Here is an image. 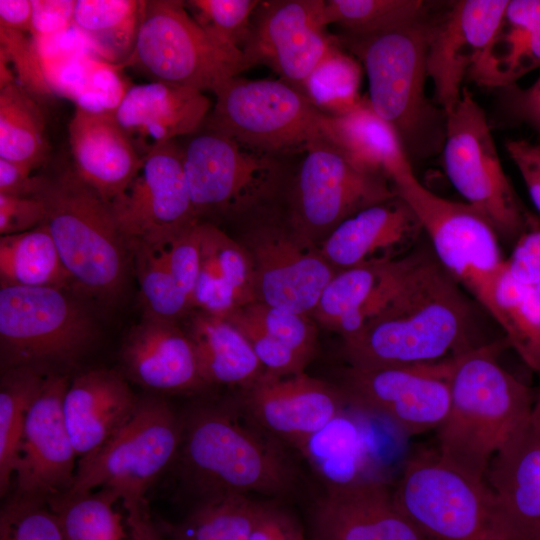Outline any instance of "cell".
I'll use <instances>...</instances> for the list:
<instances>
[{
	"label": "cell",
	"mask_w": 540,
	"mask_h": 540,
	"mask_svg": "<svg viewBox=\"0 0 540 540\" xmlns=\"http://www.w3.org/2000/svg\"><path fill=\"white\" fill-rule=\"evenodd\" d=\"M463 287L431 247L392 300L356 333L342 338L348 366L360 369L440 362L481 344L472 341L474 313ZM483 344V343H482Z\"/></svg>",
	"instance_id": "obj_1"
},
{
	"label": "cell",
	"mask_w": 540,
	"mask_h": 540,
	"mask_svg": "<svg viewBox=\"0 0 540 540\" xmlns=\"http://www.w3.org/2000/svg\"><path fill=\"white\" fill-rule=\"evenodd\" d=\"M175 463L182 487L195 502L250 493L283 499L299 482L285 444L261 427L239 401L198 404L182 414Z\"/></svg>",
	"instance_id": "obj_2"
},
{
	"label": "cell",
	"mask_w": 540,
	"mask_h": 540,
	"mask_svg": "<svg viewBox=\"0 0 540 540\" xmlns=\"http://www.w3.org/2000/svg\"><path fill=\"white\" fill-rule=\"evenodd\" d=\"M506 347L504 338L445 360L450 405L436 430L437 451L478 479H486L497 451L530 424L536 390L500 365Z\"/></svg>",
	"instance_id": "obj_3"
},
{
	"label": "cell",
	"mask_w": 540,
	"mask_h": 540,
	"mask_svg": "<svg viewBox=\"0 0 540 540\" xmlns=\"http://www.w3.org/2000/svg\"><path fill=\"white\" fill-rule=\"evenodd\" d=\"M428 23L423 18L363 37L338 38L365 69L373 111L398 135L408 158L443 148L446 114L426 96Z\"/></svg>",
	"instance_id": "obj_4"
},
{
	"label": "cell",
	"mask_w": 540,
	"mask_h": 540,
	"mask_svg": "<svg viewBox=\"0 0 540 540\" xmlns=\"http://www.w3.org/2000/svg\"><path fill=\"white\" fill-rule=\"evenodd\" d=\"M35 196L46 205L45 223L74 284L100 300L116 298L130 251L109 204L73 169L42 176Z\"/></svg>",
	"instance_id": "obj_5"
},
{
	"label": "cell",
	"mask_w": 540,
	"mask_h": 540,
	"mask_svg": "<svg viewBox=\"0 0 540 540\" xmlns=\"http://www.w3.org/2000/svg\"><path fill=\"white\" fill-rule=\"evenodd\" d=\"M393 499L425 540H513L487 480L452 466L437 450L405 460Z\"/></svg>",
	"instance_id": "obj_6"
},
{
	"label": "cell",
	"mask_w": 540,
	"mask_h": 540,
	"mask_svg": "<svg viewBox=\"0 0 540 540\" xmlns=\"http://www.w3.org/2000/svg\"><path fill=\"white\" fill-rule=\"evenodd\" d=\"M213 93L216 100L202 128L246 149L281 158L327 140L328 115L281 79L235 76Z\"/></svg>",
	"instance_id": "obj_7"
},
{
	"label": "cell",
	"mask_w": 540,
	"mask_h": 540,
	"mask_svg": "<svg viewBox=\"0 0 540 540\" xmlns=\"http://www.w3.org/2000/svg\"><path fill=\"white\" fill-rule=\"evenodd\" d=\"M122 66L201 92L246 70L242 51L207 32L178 0L145 1L134 50Z\"/></svg>",
	"instance_id": "obj_8"
},
{
	"label": "cell",
	"mask_w": 540,
	"mask_h": 540,
	"mask_svg": "<svg viewBox=\"0 0 540 540\" xmlns=\"http://www.w3.org/2000/svg\"><path fill=\"white\" fill-rule=\"evenodd\" d=\"M181 440L182 415L162 397H142L133 417L98 451L77 462L73 485L63 495L106 488L123 505L145 503L149 487L175 463Z\"/></svg>",
	"instance_id": "obj_9"
},
{
	"label": "cell",
	"mask_w": 540,
	"mask_h": 540,
	"mask_svg": "<svg viewBox=\"0 0 540 540\" xmlns=\"http://www.w3.org/2000/svg\"><path fill=\"white\" fill-rule=\"evenodd\" d=\"M442 151L450 182L485 216L500 240L515 244L538 227L504 172L482 108L466 88L446 113Z\"/></svg>",
	"instance_id": "obj_10"
},
{
	"label": "cell",
	"mask_w": 540,
	"mask_h": 540,
	"mask_svg": "<svg viewBox=\"0 0 540 540\" xmlns=\"http://www.w3.org/2000/svg\"><path fill=\"white\" fill-rule=\"evenodd\" d=\"M86 312L64 290L0 288L2 369L28 366L46 374L76 361L93 339Z\"/></svg>",
	"instance_id": "obj_11"
},
{
	"label": "cell",
	"mask_w": 540,
	"mask_h": 540,
	"mask_svg": "<svg viewBox=\"0 0 540 540\" xmlns=\"http://www.w3.org/2000/svg\"><path fill=\"white\" fill-rule=\"evenodd\" d=\"M302 155L289 188L286 218L317 248L349 217L397 196L387 176L355 164L328 140Z\"/></svg>",
	"instance_id": "obj_12"
},
{
	"label": "cell",
	"mask_w": 540,
	"mask_h": 540,
	"mask_svg": "<svg viewBox=\"0 0 540 540\" xmlns=\"http://www.w3.org/2000/svg\"><path fill=\"white\" fill-rule=\"evenodd\" d=\"M394 187L417 216L438 262L479 303L506 269L490 222L468 203L433 193L414 173Z\"/></svg>",
	"instance_id": "obj_13"
},
{
	"label": "cell",
	"mask_w": 540,
	"mask_h": 540,
	"mask_svg": "<svg viewBox=\"0 0 540 540\" xmlns=\"http://www.w3.org/2000/svg\"><path fill=\"white\" fill-rule=\"evenodd\" d=\"M183 168L198 219L207 214L258 211L280 189L279 157L251 151L202 128L182 146Z\"/></svg>",
	"instance_id": "obj_14"
},
{
	"label": "cell",
	"mask_w": 540,
	"mask_h": 540,
	"mask_svg": "<svg viewBox=\"0 0 540 540\" xmlns=\"http://www.w3.org/2000/svg\"><path fill=\"white\" fill-rule=\"evenodd\" d=\"M407 440L388 419L346 402L295 449L325 489H343L391 483L392 471L404 455Z\"/></svg>",
	"instance_id": "obj_15"
},
{
	"label": "cell",
	"mask_w": 540,
	"mask_h": 540,
	"mask_svg": "<svg viewBox=\"0 0 540 540\" xmlns=\"http://www.w3.org/2000/svg\"><path fill=\"white\" fill-rule=\"evenodd\" d=\"M109 206L128 249L168 245L198 223L177 140L152 147L137 176Z\"/></svg>",
	"instance_id": "obj_16"
},
{
	"label": "cell",
	"mask_w": 540,
	"mask_h": 540,
	"mask_svg": "<svg viewBox=\"0 0 540 540\" xmlns=\"http://www.w3.org/2000/svg\"><path fill=\"white\" fill-rule=\"evenodd\" d=\"M324 0L261 1L241 51L246 69L264 65L302 93L312 71L336 47Z\"/></svg>",
	"instance_id": "obj_17"
},
{
	"label": "cell",
	"mask_w": 540,
	"mask_h": 540,
	"mask_svg": "<svg viewBox=\"0 0 540 540\" xmlns=\"http://www.w3.org/2000/svg\"><path fill=\"white\" fill-rule=\"evenodd\" d=\"M251 257L257 302L311 316L319 298L338 272L319 248L302 239L285 221L270 217L242 242Z\"/></svg>",
	"instance_id": "obj_18"
},
{
	"label": "cell",
	"mask_w": 540,
	"mask_h": 540,
	"mask_svg": "<svg viewBox=\"0 0 540 540\" xmlns=\"http://www.w3.org/2000/svg\"><path fill=\"white\" fill-rule=\"evenodd\" d=\"M338 388L347 403L388 419L408 438L437 430L450 405L445 360L376 369L348 366Z\"/></svg>",
	"instance_id": "obj_19"
},
{
	"label": "cell",
	"mask_w": 540,
	"mask_h": 540,
	"mask_svg": "<svg viewBox=\"0 0 540 540\" xmlns=\"http://www.w3.org/2000/svg\"><path fill=\"white\" fill-rule=\"evenodd\" d=\"M69 383L64 374H48L28 412L17 450L14 496L48 501L73 485L78 458L63 411Z\"/></svg>",
	"instance_id": "obj_20"
},
{
	"label": "cell",
	"mask_w": 540,
	"mask_h": 540,
	"mask_svg": "<svg viewBox=\"0 0 540 540\" xmlns=\"http://www.w3.org/2000/svg\"><path fill=\"white\" fill-rule=\"evenodd\" d=\"M506 0L456 1L428 24L427 73L434 101L445 114L460 100L462 81L484 55L503 23Z\"/></svg>",
	"instance_id": "obj_21"
},
{
	"label": "cell",
	"mask_w": 540,
	"mask_h": 540,
	"mask_svg": "<svg viewBox=\"0 0 540 540\" xmlns=\"http://www.w3.org/2000/svg\"><path fill=\"white\" fill-rule=\"evenodd\" d=\"M242 390L239 402L248 414L293 448L321 429L346 404L338 386L304 372L276 375L264 371Z\"/></svg>",
	"instance_id": "obj_22"
},
{
	"label": "cell",
	"mask_w": 540,
	"mask_h": 540,
	"mask_svg": "<svg viewBox=\"0 0 540 540\" xmlns=\"http://www.w3.org/2000/svg\"><path fill=\"white\" fill-rule=\"evenodd\" d=\"M308 530L311 540H425L395 504L391 483L325 489Z\"/></svg>",
	"instance_id": "obj_23"
},
{
	"label": "cell",
	"mask_w": 540,
	"mask_h": 540,
	"mask_svg": "<svg viewBox=\"0 0 540 540\" xmlns=\"http://www.w3.org/2000/svg\"><path fill=\"white\" fill-rule=\"evenodd\" d=\"M73 170L108 204L120 196L143 163L113 109L77 105L68 124Z\"/></svg>",
	"instance_id": "obj_24"
},
{
	"label": "cell",
	"mask_w": 540,
	"mask_h": 540,
	"mask_svg": "<svg viewBox=\"0 0 540 540\" xmlns=\"http://www.w3.org/2000/svg\"><path fill=\"white\" fill-rule=\"evenodd\" d=\"M421 251L419 248L398 259L338 271L324 288L310 317L342 338L356 333L401 289Z\"/></svg>",
	"instance_id": "obj_25"
},
{
	"label": "cell",
	"mask_w": 540,
	"mask_h": 540,
	"mask_svg": "<svg viewBox=\"0 0 540 540\" xmlns=\"http://www.w3.org/2000/svg\"><path fill=\"white\" fill-rule=\"evenodd\" d=\"M127 377L154 393H183L204 389L194 346L176 321L144 314L131 328L122 348Z\"/></svg>",
	"instance_id": "obj_26"
},
{
	"label": "cell",
	"mask_w": 540,
	"mask_h": 540,
	"mask_svg": "<svg viewBox=\"0 0 540 540\" xmlns=\"http://www.w3.org/2000/svg\"><path fill=\"white\" fill-rule=\"evenodd\" d=\"M212 106L204 92L150 81L123 92L113 112L144 157L158 144L201 130Z\"/></svg>",
	"instance_id": "obj_27"
},
{
	"label": "cell",
	"mask_w": 540,
	"mask_h": 540,
	"mask_svg": "<svg viewBox=\"0 0 540 540\" xmlns=\"http://www.w3.org/2000/svg\"><path fill=\"white\" fill-rule=\"evenodd\" d=\"M422 233L417 216L397 194L343 221L320 244L319 251L340 271L368 262L401 258L398 253L408 251Z\"/></svg>",
	"instance_id": "obj_28"
},
{
	"label": "cell",
	"mask_w": 540,
	"mask_h": 540,
	"mask_svg": "<svg viewBox=\"0 0 540 540\" xmlns=\"http://www.w3.org/2000/svg\"><path fill=\"white\" fill-rule=\"evenodd\" d=\"M139 401L114 370L93 369L76 376L65 393L63 411L78 461L107 443L133 417Z\"/></svg>",
	"instance_id": "obj_29"
},
{
	"label": "cell",
	"mask_w": 540,
	"mask_h": 540,
	"mask_svg": "<svg viewBox=\"0 0 540 540\" xmlns=\"http://www.w3.org/2000/svg\"><path fill=\"white\" fill-rule=\"evenodd\" d=\"M486 480L513 540H540V437L530 424L497 451Z\"/></svg>",
	"instance_id": "obj_30"
},
{
	"label": "cell",
	"mask_w": 540,
	"mask_h": 540,
	"mask_svg": "<svg viewBox=\"0 0 540 540\" xmlns=\"http://www.w3.org/2000/svg\"><path fill=\"white\" fill-rule=\"evenodd\" d=\"M200 269L192 309L226 316L257 302L254 268L245 246L215 224L199 222Z\"/></svg>",
	"instance_id": "obj_31"
},
{
	"label": "cell",
	"mask_w": 540,
	"mask_h": 540,
	"mask_svg": "<svg viewBox=\"0 0 540 540\" xmlns=\"http://www.w3.org/2000/svg\"><path fill=\"white\" fill-rule=\"evenodd\" d=\"M539 67L540 0L508 1L500 31L467 76L502 89Z\"/></svg>",
	"instance_id": "obj_32"
},
{
	"label": "cell",
	"mask_w": 540,
	"mask_h": 540,
	"mask_svg": "<svg viewBox=\"0 0 540 540\" xmlns=\"http://www.w3.org/2000/svg\"><path fill=\"white\" fill-rule=\"evenodd\" d=\"M326 137L352 162L384 174L393 185L413 174L398 135L373 111L367 97L344 115H328Z\"/></svg>",
	"instance_id": "obj_33"
},
{
	"label": "cell",
	"mask_w": 540,
	"mask_h": 540,
	"mask_svg": "<svg viewBox=\"0 0 540 540\" xmlns=\"http://www.w3.org/2000/svg\"><path fill=\"white\" fill-rule=\"evenodd\" d=\"M187 334L207 386L246 388L265 371L250 344L225 316L197 311Z\"/></svg>",
	"instance_id": "obj_34"
},
{
	"label": "cell",
	"mask_w": 540,
	"mask_h": 540,
	"mask_svg": "<svg viewBox=\"0 0 540 540\" xmlns=\"http://www.w3.org/2000/svg\"><path fill=\"white\" fill-rule=\"evenodd\" d=\"M479 304L502 328L505 339L533 371L540 374V297L506 269Z\"/></svg>",
	"instance_id": "obj_35"
},
{
	"label": "cell",
	"mask_w": 540,
	"mask_h": 540,
	"mask_svg": "<svg viewBox=\"0 0 540 540\" xmlns=\"http://www.w3.org/2000/svg\"><path fill=\"white\" fill-rule=\"evenodd\" d=\"M0 284L61 290L74 284L46 223L0 237Z\"/></svg>",
	"instance_id": "obj_36"
},
{
	"label": "cell",
	"mask_w": 540,
	"mask_h": 540,
	"mask_svg": "<svg viewBox=\"0 0 540 540\" xmlns=\"http://www.w3.org/2000/svg\"><path fill=\"white\" fill-rule=\"evenodd\" d=\"M145 1L76 0L73 25L108 62L122 66L131 56Z\"/></svg>",
	"instance_id": "obj_37"
},
{
	"label": "cell",
	"mask_w": 540,
	"mask_h": 540,
	"mask_svg": "<svg viewBox=\"0 0 540 540\" xmlns=\"http://www.w3.org/2000/svg\"><path fill=\"white\" fill-rule=\"evenodd\" d=\"M262 501L248 495L200 500L174 523L156 524L166 540H249Z\"/></svg>",
	"instance_id": "obj_38"
},
{
	"label": "cell",
	"mask_w": 540,
	"mask_h": 540,
	"mask_svg": "<svg viewBox=\"0 0 540 540\" xmlns=\"http://www.w3.org/2000/svg\"><path fill=\"white\" fill-rule=\"evenodd\" d=\"M48 152L45 117L35 97L17 81L0 88V158L33 170Z\"/></svg>",
	"instance_id": "obj_39"
},
{
	"label": "cell",
	"mask_w": 540,
	"mask_h": 540,
	"mask_svg": "<svg viewBox=\"0 0 540 540\" xmlns=\"http://www.w3.org/2000/svg\"><path fill=\"white\" fill-rule=\"evenodd\" d=\"M48 374L21 366L2 372L0 382V494L6 496L14 476L17 450L28 412Z\"/></svg>",
	"instance_id": "obj_40"
},
{
	"label": "cell",
	"mask_w": 540,
	"mask_h": 540,
	"mask_svg": "<svg viewBox=\"0 0 540 540\" xmlns=\"http://www.w3.org/2000/svg\"><path fill=\"white\" fill-rule=\"evenodd\" d=\"M56 514L65 540H131L125 510L110 489L82 496L60 495L47 501Z\"/></svg>",
	"instance_id": "obj_41"
},
{
	"label": "cell",
	"mask_w": 540,
	"mask_h": 540,
	"mask_svg": "<svg viewBox=\"0 0 540 540\" xmlns=\"http://www.w3.org/2000/svg\"><path fill=\"white\" fill-rule=\"evenodd\" d=\"M139 283L145 315L176 321L191 309L169 267L166 245L137 244L129 247Z\"/></svg>",
	"instance_id": "obj_42"
},
{
	"label": "cell",
	"mask_w": 540,
	"mask_h": 540,
	"mask_svg": "<svg viewBox=\"0 0 540 540\" xmlns=\"http://www.w3.org/2000/svg\"><path fill=\"white\" fill-rule=\"evenodd\" d=\"M360 82V62L339 45L312 71L302 93L322 113L339 116L353 110L363 99Z\"/></svg>",
	"instance_id": "obj_43"
},
{
	"label": "cell",
	"mask_w": 540,
	"mask_h": 540,
	"mask_svg": "<svg viewBox=\"0 0 540 540\" xmlns=\"http://www.w3.org/2000/svg\"><path fill=\"white\" fill-rule=\"evenodd\" d=\"M423 7L418 0H328L325 21L342 28L341 36L363 37L419 19Z\"/></svg>",
	"instance_id": "obj_44"
},
{
	"label": "cell",
	"mask_w": 540,
	"mask_h": 540,
	"mask_svg": "<svg viewBox=\"0 0 540 540\" xmlns=\"http://www.w3.org/2000/svg\"><path fill=\"white\" fill-rule=\"evenodd\" d=\"M238 310L306 362L309 363L314 357L317 349V329L309 316L260 302H254Z\"/></svg>",
	"instance_id": "obj_45"
},
{
	"label": "cell",
	"mask_w": 540,
	"mask_h": 540,
	"mask_svg": "<svg viewBox=\"0 0 540 540\" xmlns=\"http://www.w3.org/2000/svg\"><path fill=\"white\" fill-rule=\"evenodd\" d=\"M194 19L220 41L241 50L259 0L184 1Z\"/></svg>",
	"instance_id": "obj_46"
},
{
	"label": "cell",
	"mask_w": 540,
	"mask_h": 540,
	"mask_svg": "<svg viewBox=\"0 0 540 540\" xmlns=\"http://www.w3.org/2000/svg\"><path fill=\"white\" fill-rule=\"evenodd\" d=\"M0 540H65L47 501L10 496L0 512Z\"/></svg>",
	"instance_id": "obj_47"
},
{
	"label": "cell",
	"mask_w": 540,
	"mask_h": 540,
	"mask_svg": "<svg viewBox=\"0 0 540 540\" xmlns=\"http://www.w3.org/2000/svg\"><path fill=\"white\" fill-rule=\"evenodd\" d=\"M0 54L14 69L19 85L35 98L54 92L37 45L26 33L0 26Z\"/></svg>",
	"instance_id": "obj_48"
},
{
	"label": "cell",
	"mask_w": 540,
	"mask_h": 540,
	"mask_svg": "<svg viewBox=\"0 0 540 540\" xmlns=\"http://www.w3.org/2000/svg\"><path fill=\"white\" fill-rule=\"evenodd\" d=\"M225 317L243 334L266 372L276 375L304 372L308 362L247 319L240 310Z\"/></svg>",
	"instance_id": "obj_49"
},
{
	"label": "cell",
	"mask_w": 540,
	"mask_h": 540,
	"mask_svg": "<svg viewBox=\"0 0 540 540\" xmlns=\"http://www.w3.org/2000/svg\"><path fill=\"white\" fill-rule=\"evenodd\" d=\"M199 222L166 245L170 270L191 309L200 269Z\"/></svg>",
	"instance_id": "obj_50"
},
{
	"label": "cell",
	"mask_w": 540,
	"mask_h": 540,
	"mask_svg": "<svg viewBox=\"0 0 540 540\" xmlns=\"http://www.w3.org/2000/svg\"><path fill=\"white\" fill-rule=\"evenodd\" d=\"M249 540H306L300 518L282 499L262 501Z\"/></svg>",
	"instance_id": "obj_51"
},
{
	"label": "cell",
	"mask_w": 540,
	"mask_h": 540,
	"mask_svg": "<svg viewBox=\"0 0 540 540\" xmlns=\"http://www.w3.org/2000/svg\"><path fill=\"white\" fill-rule=\"evenodd\" d=\"M47 208L36 196L0 194V235H13L32 230L46 222Z\"/></svg>",
	"instance_id": "obj_52"
},
{
	"label": "cell",
	"mask_w": 540,
	"mask_h": 540,
	"mask_svg": "<svg viewBox=\"0 0 540 540\" xmlns=\"http://www.w3.org/2000/svg\"><path fill=\"white\" fill-rule=\"evenodd\" d=\"M510 267L514 277L532 286L540 297V228L525 233L515 244Z\"/></svg>",
	"instance_id": "obj_53"
},
{
	"label": "cell",
	"mask_w": 540,
	"mask_h": 540,
	"mask_svg": "<svg viewBox=\"0 0 540 540\" xmlns=\"http://www.w3.org/2000/svg\"><path fill=\"white\" fill-rule=\"evenodd\" d=\"M33 6L32 35L46 37L73 25L75 0H31Z\"/></svg>",
	"instance_id": "obj_54"
},
{
	"label": "cell",
	"mask_w": 540,
	"mask_h": 540,
	"mask_svg": "<svg viewBox=\"0 0 540 540\" xmlns=\"http://www.w3.org/2000/svg\"><path fill=\"white\" fill-rule=\"evenodd\" d=\"M503 108L512 118L540 133V77L528 88L516 84L502 88Z\"/></svg>",
	"instance_id": "obj_55"
},
{
	"label": "cell",
	"mask_w": 540,
	"mask_h": 540,
	"mask_svg": "<svg viewBox=\"0 0 540 540\" xmlns=\"http://www.w3.org/2000/svg\"><path fill=\"white\" fill-rule=\"evenodd\" d=\"M506 150L518 168L530 197L540 213V144L509 140Z\"/></svg>",
	"instance_id": "obj_56"
},
{
	"label": "cell",
	"mask_w": 540,
	"mask_h": 540,
	"mask_svg": "<svg viewBox=\"0 0 540 540\" xmlns=\"http://www.w3.org/2000/svg\"><path fill=\"white\" fill-rule=\"evenodd\" d=\"M32 169L0 158V194L35 196L40 190L42 176H32Z\"/></svg>",
	"instance_id": "obj_57"
},
{
	"label": "cell",
	"mask_w": 540,
	"mask_h": 540,
	"mask_svg": "<svg viewBox=\"0 0 540 540\" xmlns=\"http://www.w3.org/2000/svg\"><path fill=\"white\" fill-rule=\"evenodd\" d=\"M131 540H166L151 517L147 502L123 505Z\"/></svg>",
	"instance_id": "obj_58"
},
{
	"label": "cell",
	"mask_w": 540,
	"mask_h": 540,
	"mask_svg": "<svg viewBox=\"0 0 540 540\" xmlns=\"http://www.w3.org/2000/svg\"><path fill=\"white\" fill-rule=\"evenodd\" d=\"M31 0H0V26L32 34Z\"/></svg>",
	"instance_id": "obj_59"
},
{
	"label": "cell",
	"mask_w": 540,
	"mask_h": 540,
	"mask_svg": "<svg viewBox=\"0 0 540 540\" xmlns=\"http://www.w3.org/2000/svg\"><path fill=\"white\" fill-rule=\"evenodd\" d=\"M530 426L540 437V387L536 390L535 400L530 416Z\"/></svg>",
	"instance_id": "obj_60"
}]
</instances>
